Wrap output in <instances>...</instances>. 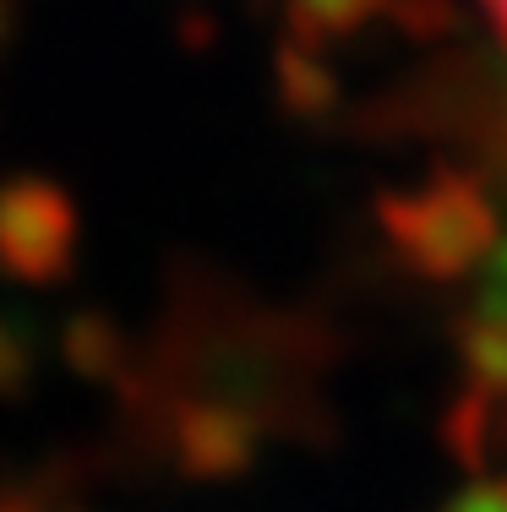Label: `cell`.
I'll return each mask as SVG.
<instances>
[{
    "label": "cell",
    "instance_id": "7a4b0ae2",
    "mask_svg": "<svg viewBox=\"0 0 507 512\" xmlns=\"http://www.w3.org/2000/svg\"><path fill=\"white\" fill-rule=\"evenodd\" d=\"M377 229L415 278L464 284L502 251L497 186L480 169H431L426 180L377 202Z\"/></svg>",
    "mask_w": 507,
    "mask_h": 512
},
{
    "label": "cell",
    "instance_id": "3957f363",
    "mask_svg": "<svg viewBox=\"0 0 507 512\" xmlns=\"http://www.w3.org/2000/svg\"><path fill=\"white\" fill-rule=\"evenodd\" d=\"M404 11V0H279V93L300 115H328L338 104V55Z\"/></svg>",
    "mask_w": 507,
    "mask_h": 512
},
{
    "label": "cell",
    "instance_id": "6da1fadb",
    "mask_svg": "<svg viewBox=\"0 0 507 512\" xmlns=\"http://www.w3.org/2000/svg\"><path fill=\"white\" fill-rule=\"evenodd\" d=\"M333 338L322 322L262 306L208 267L175 273L142 355L126 349L120 393L148 453L186 480H235L273 442L322 431Z\"/></svg>",
    "mask_w": 507,
    "mask_h": 512
},
{
    "label": "cell",
    "instance_id": "277c9868",
    "mask_svg": "<svg viewBox=\"0 0 507 512\" xmlns=\"http://www.w3.org/2000/svg\"><path fill=\"white\" fill-rule=\"evenodd\" d=\"M82 218L66 186L44 175L0 180V273L28 289L60 284L77 262Z\"/></svg>",
    "mask_w": 507,
    "mask_h": 512
},
{
    "label": "cell",
    "instance_id": "8992f818",
    "mask_svg": "<svg viewBox=\"0 0 507 512\" xmlns=\"http://www.w3.org/2000/svg\"><path fill=\"white\" fill-rule=\"evenodd\" d=\"M0 512H82L55 491H0Z\"/></svg>",
    "mask_w": 507,
    "mask_h": 512
},
{
    "label": "cell",
    "instance_id": "5b68a950",
    "mask_svg": "<svg viewBox=\"0 0 507 512\" xmlns=\"http://www.w3.org/2000/svg\"><path fill=\"white\" fill-rule=\"evenodd\" d=\"M437 512H507V474H480L464 491H453Z\"/></svg>",
    "mask_w": 507,
    "mask_h": 512
},
{
    "label": "cell",
    "instance_id": "ba28073f",
    "mask_svg": "<svg viewBox=\"0 0 507 512\" xmlns=\"http://www.w3.org/2000/svg\"><path fill=\"white\" fill-rule=\"evenodd\" d=\"M486 11H491V22H497L502 44H507V0H486Z\"/></svg>",
    "mask_w": 507,
    "mask_h": 512
},
{
    "label": "cell",
    "instance_id": "52a82bcc",
    "mask_svg": "<svg viewBox=\"0 0 507 512\" xmlns=\"http://www.w3.org/2000/svg\"><path fill=\"white\" fill-rule=\"evenodd\" d=\"M17 11H22V0H0V55H6L11 39H17Z\"/></svg>",
    "mask_w": 507,
    "mask_h": 512
}]
</instances>
